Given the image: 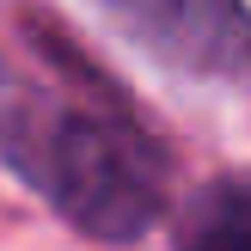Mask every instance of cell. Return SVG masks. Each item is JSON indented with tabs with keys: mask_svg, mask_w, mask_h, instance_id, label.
<instances>
[{
	"mask_svg": "<svg viewBox=\"0 0 251 251\" xmlns=\"http://www.w3.org/2000/svg\"><path fill=\"white\" fill-rule=\"evenodd\" d=\"M74 80L19 86L0 98V159L92 239H141L166 202V153L141 129L129 98L80 55Z\"/></svg>",
	"mask_w": 251,
	"mask_h": 251,
	"instance_id": "1",
	"label": "cell"
},
{
	"mask_svg": "<svg viewBox=\"0 0 251 251\" xmlns=\"http://www.w3.org/2000/svg\"><path fill=\"white\" fill-rule=\"evenodd\" d=\"M98 6L123 25V37H135L147 55H159L178 74H196V80L245 74V0H98Z\"/></svg>",
	"mask_w": 251,
	"mask_h": 251,
	"instance_id": "2",
	"label": "cell"
},
{
	"mask_svg": "<svg viewBox=\"0 0 251 251\" xmlns=\"http://www.w3.org/2000/svg\"><path fill=\"white\" fill-rule=\"evenodd\" d=\"M178 251H251V202L239 172L202 184V196L184 208Z\"/></svg>",
	"mask_w": 251,
	"mask_h": 251,
	"instance_id": "3",
	"label": "cell"
}]
</instances>
